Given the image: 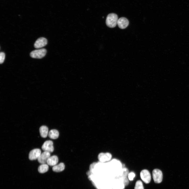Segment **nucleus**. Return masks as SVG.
<instances>
[{"mask_svg": "<svg viewBox=\"0 0 189 189\" xmlns=\"http://www.w3.org/2000/svg\"><path fill=\"white\" fill-rule=\"evenodd\" d=\"M118 19L117 14L114 13L110 14L107 17L106 22V25L110 28H114L117 24Z\"/></svg>", "mask_w": 189, "mask_h": 189, "instance_id": "1", "label": "nucleus"}, {"mask_svg": "<svg viewBox=\"0 0 189 189\" xmlns=\"http://www.w3.org/2000/svg\"><path fill=\"white\" fill-rule=\"evenodd\" d=\"M47 53L46 50L45 49H41L34 50L30 53V56L34 58L41 59L46 55Z\"/></svg>", "mask_w": 189, "mask_h": 189, "instance_id": "2", "label": "nucleus"}, {"mask_svg": "<svg viewBox=\"0 0 189 189\" xmlns=\"http://www.w3.org/2000/svg\"><path fill=\"white\" fill-rule=\"evenodd\" d=\"M152 176L154 182L156 183H160L163 179V173L161 170L155 169L152 171Z\"/></svg>", "mask_w": 189, "mask_h": 189, "instance_id": "3", "label": "nucleus"}, {"mask_svg": "<svg viewBox=\"0 0 189 189\" xmlns=\"http://www.w3.org/2000/svg\"><path fill=\"white\" fill-rule=\"evenodd\" d=\"M140 177L142 181L145 183H149L151 180V175L149 172L147 170H142L140 174Z\"/></svg>", "mask_w": 189, "mask_h": 189, "instance_id": "4", "label": "nucleus"}, {"mask_svg": "<svg viewBox=\"0 0 189 189\" xmlns=\"http://www.w3.org/2000/svg\"><path fill=\"white\" fill-rule=\"evenodd\" d=\"M53 142L51 141H45L43 145L42 148L44 151L50 153L53 152L54 150Z\"/></svg>", "mask_w": 189, "mask_h": 189, "instance_id": "5", "label": "nucleus"}, {"mask_svg": "<svg viewBox=\"0 0 189 189\" xmlns=\"http://www.w3.org/2000/svg\"><path fill=\"white\" fill-rule=\"evenodd\" d=\"M41 153V151L40 149L37 148L34 149L30 152L29 158L31 160L38 159Z\"/></svg>", "mask_w": 189, "mask_h": 189, "instance_id": "6", "label": "nucleus"}, {"mask_svg": "<svg viewBox=\"0 0 189 189\" xmlns=\"http://www.w3.org/2000/svg\"><path fill=\"white\" fill-rule=\"evenodd\" d=\"M51 156L50 153L46 151H44L41 153L38 158V161L40 163L45 164L47 163V160Z\"/></svg>", "mask_w": 189, "mask_h": 189, "instance_id": "7", "label": "nucleus"}, {"mask_svg": "<svg viewBox=\"0 0 189 189\" xmlns=\"http://www.w3.org/2000/svg\"><path fill=\"white\" fill-rule=\"evenodd\" d=\"M112 158L111 154L108 152L100 153L98 156L99 161L102 162L109 161Z\"/></svg>", "mask_w": 189, "mask_h": 189, "instance_id": "8", "label": "nucleus"}, {"mask_svg": "<svg viewBox=\"0 0 189 189\" xmlns=\"http://www.w3.org/2000/svg\"><path fill=\"white\" fill-rule=\"evenodd\" d=\"M47 44V40L45 38L41 37L37 40L35 43L34 46L36 48H40L45 46Z\"/></svg>", "mask_w": 189, "mask_h": 189, "instance_id": "9", "label": "nucleus"}, {"mask_svg": "<svg viewBox=\"0 0 189 189\" xmlns=\"http://www.w3.org/2000/svg\"><path fill=\"white\" fill-rule=\"evenodd\" d=\"M129 24V21L126 18L122 17L118 19L117 25L120 29H123L126 28Z\"/></svg>", "mask_w": 189, "mask_h": 189, "instance_id": "10", "label": "nucleus"}, {"mask_svg": "<svg viewBox=\"0 0 189 189\" xmlns=\"http://www.w3.org/2000/svg\"><path fill=\"white\" fill-rule=\"evenodd\" d=\"M58 162V158L56 155H53L50 156L48 159L47 164L51 166H54L56 165Z\"/></svg>", "mask_w": 189, "mask_h": 189, "instance_id": "11", "label": "nucleus"}, {"mask_svg": "<svg viewBox=\"0 0 189 189\" xmlns=\"http://www.w3.org/2000/svg\"><path fill=\"white\" fill-rule=\"evenodd\" d=\"M39 131L42 137L46 138L47 137L48 133V129L47 126H41L40 128Z\"/></svg>", "mask_w": 189, "mask_h": 189, "instance_id": "12", "label": "nucleus"}, {"mask_svg": "<svg viewBox=\"0 0 189 189\" xmlns=\"http://www.w3.org/2000/svg\"><path fill=\"white\" fill-rule=\"evenodd\" d=\"M65 168L64 164L61 163L59 164L54 166L52 168L53 170L55 172H60L63 171Z\"/></svg>", "mask_w": 189, "mask_h": 189, "instance_id": "13", "label": "nucleus"}, {"mask_svg": "<svg viewBox=\"0 0 189 189\" xmlns=\"http://www.w3.org/2000/svg\"><path fill=\"white\" fill-rule=\"evenodd\" d=\"M59 135V132L56 129H52L48 133L49 137L53 139H57L58 138Z\"/></svg>", "mask_w": 189, "mask_h": 189, "instance_id": "14", "label": "nucleus"}, {"mask_svg": "<svg viewBox=\"0 0 189 189\" xmlns=\"http://www.w3.org/2000/svg\"><path fill=\"white\" fill-rule=\"evenodd\" d=\"M49 169V166L47 164H42L40 165L38 169L39 172L41 173H44L47 172Z\"/></svg>", "mask_w": 189, "mask_h": 189, "instance_id": "15", "label": "nucleus"}, {"mask_svg": "<svg viewBox=\"0 0 189 189\" xmlns=\"http://www.w3.org/2000/svg\"><path fill=\"white\" fill-rule=\"evenodd\" d=\"M134 189H144L143 184L141 181L138 180L136 182Z\"/></svg>", "mask_w": 189, "mask_h": 189, "instance_id": "16", "label": "nucleus"}, {"mask_svg": "<svg viewBox=\"0 0 189 189\" xmlns=\"http://www.w3.org/2000/svg\"><path fill=\"white\" fill-rule=\"evenodd\" d=\"M5 54L3 52L0 53V63L2 64L4 62L5 58Z\"/></svg>", "mask_w": 189, "mask_h": 189, "instance_id": "17", "label": "nucleus"}, {"mask_svg": "<svg viewBox=\"0 0 189 189\" xmlns=\"http://www.w3.org/2000/svg\"><path fill=\"white\" fill-rule=\"evenodd\" d=\"M135 174L133 172L130 173L128 175V178L130 180H132L135 176Z\"/></svg>", "mask_w": 189, "mask_h": 189, "instance_id": "18", "label": "nucleus"}]
</instances>
